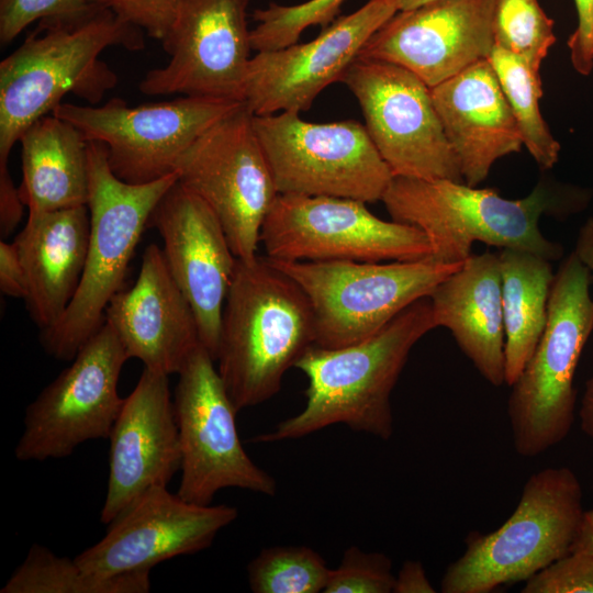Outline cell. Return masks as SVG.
<instances>
[{"mask_svg": "<svg viewBox=\"0 0 593 593\" xmlns=\"http://www.w3.org/2000/svg\"><path fill=\"white\" fill-rule=\"evenodd\" d=\"M589 189L539 181L523 198H503L495 189L475 188L447 179L393 177L381 201L393 221L421 230L430 245L427 259L461 264L474 242L529 251L549 261L564 248L539 230L542 215L566 219L583 211Z\"/></svg>", "mask_w": 593, "mask_h": 593, "instance_id": "1", "label": "cell"}, {"mask_svg": "<svg viewBox=\"0 0 593 593\" xmlns=\"http://www.w3.org/2000/svg\"><path fill=\"white\" fill-rule=\"evenodd\" d=\"M435 327L426 296L361 342L338 348L311 346L294 366L309 380L304 409L254 441L298 439L334 424L389 439L391 392L414 345Z\"/></svg>", "mask_w": 593, "mask_h": 593, "instance_id": "2", "label": "cell"}, {"mask_svg": "<svg viewBox=\"0 0 593 593\" xmlns=\"http://www.w3.org/2000/svg\"><path fill=\"white\" fill-rule=\"evenodd\" d=\"M111 46L144 48L141 30L97 7L74 21H42L35 32L0 63V163H8L21 134L52 113L66 94L91 104L118 85L100 59Z\"/></svg>", "mask_w": 593, "mask_h": 593, "instance_id": "3", "label": "cell"}, {"mask_svg": "<svg viewBox=\"0 0 593 593\" xmlns=\"http://www.w3.org/2000/svg\"><path fill=\"white\" fill-rule=\"evenodd\" d=\"M313 345L314 315L301 287L268 257L237 258L215 360L235 407L276 395L284 373Z\"/></svg>", "mask_w": 593, "mask_h": 593, "instance_id": "4", "label": "cell"}, {"mask_svg": "<svg viewBox=\"0 0 593 593\" xmlns=\"http://www.w3.org/2000/svg\"><path fill=\"white\" fill-rule=\"evenodd\" d=\"M90 237L79 287L60 320L42 331L41 344L58 360L71 361L104 324L105 309L123 288L128 264L150 215L178 178L128 183L111 170L107 147L88 141Z\"/></svg>", "mask_w": 593, "mask_h": 593, "instance_id": "5", "label": "cell"}, {"mask_svg": "<svg viewBox=\"0 0 593 593\" xmlns=\"http://www.w3.org/2000/svg\"><path fill=\"white\" fill-rule=\"evenodd\" d=\"M591 283L574 251L555 273L545 331L507 400L514 448L522 457L558 445L574 423V373L593 331Z\"/></svg>", "mask_w": 593, "mask_h": 593, "instance_id": "6", "label": "cell"}, {"mask_svg": "<svg viewBox=\"0 0 593 593\" xmlns=\"http://www.w3.org/2000/svg\"><path fill=\"white\" fill-rule=\"evenodd\" d=\"M584 510L582 486L567 467L546 468L524 484L508 519L489 534L471 533L443 577L444 593H490L527 581L571 552Z\"/></svg>", "mask_w": 593, "mask_h": 593, "instance_id": "7", "label": "cell"}, {"mask_svg": "<svg viewBox=\"0 0 593 593\" xmlns=\"http://www.w3.org/2000/svg\"><path fill=\"white\" fill-rule=\"evenodd\" d=\"M270 260L306 294L314 315L315 345L323 348L344 347L372 336L412 303L429 296L463 264H438L427 258L387 262Z\"/></svg>", "mask_w": 593, "mask_h": 593, "instance_id": "8", "label": "cell"}, {"mask_svg": "<svg viewBox=\"0 0 593 593\" xmlns=\"http://www.w3.org/2000/svg\"><path fill=\"white\" fill-rule=\"evenodd\" d=\"M279 194L381 201L393 175L356 120L307 122L295 112L254 115Z\"/></svg>", "mask_w": 593, "mask_h": 593, "instance_id": "9", "label": "cell"}, {"mask_svg": "<svg viewBox=\"0 0 593 593\" xmlns=\"http://www.w3.org/2000/svg\"><path fill=\"white\" fill-rule=\"evenodd\" d=\"M259 240L268 258L286 261H410L430 254L421 230L381 220L360 200L328 195L278 194Z\"/></svg>", "mask_w": 593, "mask_h": 593, "instance_id": "10", "label": "cell"}, {"mask_svg": "<svg viewBox=\"0 0 593 593\" xmlns=\"http://www.w3.org/2000/svg\"><path fill=\"white\" fill-rule=\"evenodd\" d=\"M176 174L217 216L236 258L256 257L262 223L279 192L244 102L190 145Z\"/></svg>", "mask_w": 593, "mask_h": 593, "instance_id": "11", "label": "cell"}, {"mask_svg": "<svg viewBox=\"0 0 593 593\" xmlns=\"http://www.w3.org/2000/svg\"><path fill=\"white\" fill-rule=\"evenodd\" d=\"M242 103L182 96L130 107L115 97L100 107L61 102L52 114L71 123L87 141L102 143L113 174L139 184L176 172L190 145Z\"/></svg>", "mask_w": 593, "mask_h": 593, "instance_id": "12", "label": "cell"}, {"mask_svg": "<svg viewBox=\"0 0 593 593\" xmlns=\"http://www.w3.org/2000/svg\"><path fill=\"white\" fill-rule=\"evenodd\" d=\"M214 359L200 345L178 373L175 414L181 447V480L177 494L211 504L224 488L273 495L276 480L245 451L236 427L235 407Z\"/></svg>", "mask_w": 593, "mask_h": 593, "instance_id": "13", "label": "cell"}, {"mask_svg": "<svg viewBox=\"0 0 593 593\" xmlns=\"http://www.w3.org/2000/svg\"><path fill=\"white\" fill-rule=\"evenodd\" d=\"M128 359L119 336L104 322L71 365L29 404L15 458H65L85 441L108 439L124 403L118 384Z\"/></svg>", "mask_w": 593, "mask_h": 593, "instance_id": "14", "label": "cell"}, {"mask_svg": "<svg viewBox=\"0 0 593 593\" xmlns=\"http://www.w3.org/2000/svg\"><path fill=\"white\" fill-rule=\"evenodd\" d=\"M340 81L357 99L365 127L393 177L463 182L422 79L399 65L357 57Z\"/></svg>", "mask_w": 593, "mask_h": 593, "instance_id": "15", "label": "cell"}, {"mask_svg": "<svg viewBox=\"0 0 593 593\" xmlns=\"http://www.w3.org/2000/svg\"><path fill=\"white\" fill-rule=\"evenodd\" d=\"M249 0H182L161 41L168 63L146 72V96L208 97L244 102L250 60Z\"/></svg>", "mask_w": 593, "mask_h": 593, "instance_id": "16", "label": "cell"}, {"mask_svg": "<svg viewBox=\"0 0 593 593\" xmlns=\"http://www.w3.org/2000/svg\"><path fill=\"white\" fill-rule=\"evenodd\" d=\"M399 11L395 0H369L310 42L257 52L249 60L244 103L254 115L307 111L340 81L371 35Z\"/></svg>", "mask_w": 593, "mask_h": 593, "instance_id": "17", "label": "cell"}, {"mask_svg": "<svg viewBox=\"0 0 593 593\" xmlns=\"http://www.w3.org/2000/svg\"><path fill=\"white\" fill-rule=\"evenodd\" d=\"M237 515L234 506L201 505L170 493L167 486H154L109 524L100 541L75 560L99 578L150 571L168 559L206 549Z\"/></svg>", "mask_w": 593, "mask_h": 593, "instance_id": "18", "label": "cell"}, {"mask_svg": "<svg viewBox=\"0 0 593 593\" xmlns=\"http://www.w3.org/2000/svg\"><path fill=\"white\" fill-rule=\"evenodd\" d=\"M494 7L495 0H433L399 10L358 57L399 65L432 88L489 57Z\"/></svg>", "mask_w": 593, "mask_h": 593, "instance_id": "19", "label": "cell"}, {"mask_svg": "<svg viewBox=\"0 0 593 593\" xmlns=\"http://www.w3.org/2000/svg\"><path fill=\"white\" fill-rule=\"evenodd\" d=\"M149 224L160 234L169 270L192 306L201 345L215 361L237 260L224 228L210 206L178 180L154 209Z\"/></svg>", "mask_w": 593, "mask_h": 593, "instance_id": "20", "label": "cell"}, {"mask_svg": "<svg viewBox=\"0 0 593 593\" xmlns=\"http://www.w3.org/2000/svg\"><path fill=\"white\" fill-rule=\"evenodd\" d=\"M167 373L143 369L113 425L100 521L110 524L143 493L181 469L179 430Z\"/></svg>", "mask_w": 593, "mask_h": 593, "instance_id": "21", "label": "cell"}, {"mask_svg": "<svg viewBox=\"0 0 593 593\" xmlns=\"http://www.w3.org/2000/svg\"><path fill=\"white\" fill-rule=\"evenodd\" d=\"M104 317L130 359L167 374L179 373L201 345L192 306L156 244L145 248L136 282L111 299Z\"/></svg>", "mask_w": 593, "mask_h": 593, "instance_id": "22", "label": "cell"}, {"mask_svg": "<svg viewBox=\"0 0 593 593\" xmlns=\"http://www.w3.org/2000/svg\"><path fill=\"white\" fill-rule=\"evenodd\" d=\"M430 94L466 184L477 187L497 159L521 152L518 126L488 58L432 87Z\"/></svg>", "mask_w": 593, "mask_h": 593, "instance_id": "23", "label": "cell"}, {"mask_svg": "<svg viewBox=\"0 0 593 593\" xmlns=\"http://www.w3.org/2000/svg\"><path fill=\"white\" fill-rule=\"evenodd\" d=\"M90 237L88 205L29 212L14 244L24 268L27 311L42 329L56 324L81 280Z\"/></svg>", "mask_w": 593, "mask_h": 593, "instance_id": "24", "label": "cell"}, {"mask_svg": "<svg viewBox=\"0 0 593 593\" xmlns=\"http://www.w3.org/2000/svg\"><path fill=\"white\" fill-rule=\"evenodd\" d=\"M436 327L450 331L461 351L492 385L505 383V333L499 254H471L430 293Z\"/></svg>", "mask_w": 593, "mask_h": 593, "instance_id": "25", "label": "cell"}, {"mask_svg": "<svg viewBox=\"0 0 593 593\" xmlns=\"http://www.w3.org/2000/svg\"><path fill=\"white\" fill-rule=\"evenodd\" d=\"M22 181L19 194L29 212L88 204V141L53 114L33 122L20 136Z\"/></svg>", "mask_w": 593, "mask_h": 593, "instance_id": "26", "label": "cell"}, {"mask_svg": "<svg viewBox=\"0 0 593 593\" xmlns=\"http://www.w3.org/2000/svg\"><path fill=\"white\" fill-rule=\"evenodd\" d=\"M499 258L505 333V383L511 387L545 331L555 273L551 261L529 251L504 248Z\"/></svg>", "mask_w": 593, "mask_h": 593, "instance_id": "27", "label": "cell"}, {"mask_svg": "<svg viewBox=\"0 0 593 593\" xmlns=\"http://www.w3.org/2000/svg\"><path fill=\"white\" fill-rule=\"evenodd\" d=\"M149 572L99 578L85 571L75 559L58 557L48 548L34 544L0 592L147 593L150 589Z\"/></svg>", "mask_w": 593, "mask_h": 593, "instance_id": "28", "label": "cell"}, {"mask_svg": "<svg viewBox=\"0 0 593 593\" xmlns=\"http://www.w3.org/2000/svg\"><path fill=\"white\" fill-rule=\"evenodd\" d=\"M488 59L518 126L523 145L541 169H551L559 159L560 144L540 113L539 99L544 91L539 70L496 45Z\"/></svg>", "mask_w": 593, "mask_h": 593, "instance_id": "29", "label": "cell"}, {"mask_svg": "<svg viewBox=\"0 0 593 593\" xmlns=\"http://www.w3.org/2000/svg\"><path fill=\"white\" fill-rule=\"evenodd\" d=\"M329 574L323 557L307 546L264 548L247 567L255 593L324 592Z\"/></svg>", "mask_w": 593, "mask_h": 593, "instance_id": "30", "label": "cell"}, {"mask_svg": "<svg viewBox=\"0 0 593 593\" xmlns=\"http://www.w3.org/2000/svg\"><path fill=\"white\" fill-rule=\"evenodd\" d=\"M555 22L538 0H495L494 45L519 57L539 70L556 42Z\"/></svg>", "mask_w": 593, "mask_h": 593, "instance_id": "31", "label": "cell"}, {"mask_svg": "<svg viewBox=\"0 0 593 593\" xmlns=\"http://www.w3.org/2000/svg\"><path fill=\"white\" fill-rule=\"evenodd\" d=\"M345 0H309L294 5L271 3L254 11L257 25L250 30L255 52L272 51L298 42L312 25L326 27L333 22Z\"/></svg>", "mask_w": 593, "mask_h": 593, "instance_id": "32", "label": "cell"}, {"mask_svg": "<svg viewBox=\"0 0 593 593\" xmlns=\"http://www.w3.org/2000/svg\"><path fill=\"white\" fill-rule=\"evenodd\" d=\"M395 575L392 561L382 552H366L350 546L331 574L324 593H390Z\"/></svg>", "mask_w": 593, "mask_h": 593, "instance_id": "33", "label": "cell"}, {"mask_svg": "<svg viewBox=\"0 0 593 593\" xmlns=\"http://www.w3.org/2000/svg\"><path fill=\"white\" fill-rule=\"evenodd\" d=\"M97 7L90 0H0V42H12L35 21H74Z\"/></svg>", "mask_w": 593, "mask_h": 593, "instance_id": "34", "label": "cell"}, {"mask_svg": "<svg viewBox=\"0 0 593 593\" xmlns=\"http://www.w3.org/2000/svg\"><path fill=\"white\" fill-rule=\"evenodd\" d=\"M523 593H593V555L570 552L530 577Z\"/></svg>", "mask_w": 593, "mask_h": 593, "instance_id": "35", "label": "cell"}, {"mask_svg": "<svg viewBox=\"0 0 593 593\" xmlns=\"http://www.w3.org/2000/svg\"><path fill=\"white\" fill-rule=\"evenodd\" d=\"M112 11L121 21L163 41L170 30L182 0H90Z\"/></svg>", "mask_w": 593, "mask_h": 593, "instance_id": "36", "label": "cell"}, {"mask_svg": "<svg viewBox=\"0 0 593 593\" xmlns=\"http://www.w3.org/2000/svg\"><path fill=\"white\" fill-rule=\"evenodd\" d=\"M578 25L568 40L573 68L582 76L593 69V0H574Z\"/></svg>", "mask_w": 593, "mask_h": 593, "instance_id": "37", "label": "cell"}, {"mask_svg": "<svg viewBox=\"0 0 593 593\" xmlns=\"http://www.w3.org/2000/svg\"><path fill=\"white\" fill-rule=\"evenodd\" d=\"M0 289L11 298L25 299L26 278L14 243L0 242Z\"/></svg>", "mask_w": 593, "mask_h": 593, "instance_id": "38", "label": "cell"}, {"mask_svg": "<svg viewBox=\"0 0 593 593\" xmlns=\"http://www.w3.org/2000/svg\"><path fill=\"white\" fill-rule=\"evenodd\" d=\"M19 189L14 186L8 169V163H0V233L8 237L18 226L23 214Z\"/></svg>", "mask_w": 593, "mask_h": 593, "instance_id": "39", "label": "cell"}, {"mask_svg": "<svg viewBox=\"0 0 593 593\" xmlns=\"http://www.w3.org/2000/svg\"><path fill=\"white\" fill-rule=\"evenodd\" d=\"M394 593H434L423 564L419 561H405L395 575Z\"/></svg>", "mask_w": 593, "mask_h": 593, "instance_id": "40", "label": "cell"}, {"mask_svg": "<svg viewBox=\"0 0 593 593\" xmlns=\"http://www.w3.org/2000/svg\"><path fill=\"white\" fill-rule=\"evenodd\" d=\"M573 251L589 270L593 283V216H590L579 230Z\"/></svg>", "mask_w": 593, "mask_h": 593, "instance_id": "41", "label": "cell"}, {"mask_svg": "<svg viewBox=\"0 0 593 593\" xmlns=\"http://www.w3.org/2000/svg\"><path fill=\"white\" fill-rule=\"evenodd\" d=\"M593 555V510L584 511L582 521L574 538L571 552Z\"/></svg>", "mask_w": 593, "mask_h": 593, "instance_id": "42", "label": "cell"}, {"mask_svg": "<svg viewBox=\"0 0 593 593\" xmlns=\"http://www.w3.org/2000/svg\"><path fill=\"white\" fill-rule=\"evenodd\" d=\"M583 433L593 440V374L586 381L579 410Z\"/></svg>", "mask_w": 593, "mask_h": 593, "instance_id": "43", "label": "cell"}, {"mask_svg": "<svg viewBox=\"0 0 593 593\" xmlns=\"http://www.w3.org/2000/svg\"><path fill=\"white\" fill-rule=\"evenodd\" d=\"M433 0H395L399 10H409Z\"/></svg>", "mask_w": 593, "mask_h": 593, "instance_id": "44", "label": "cell"}]
</instances>
